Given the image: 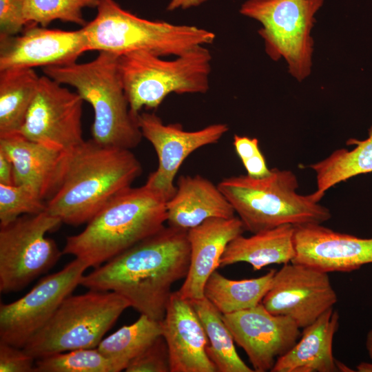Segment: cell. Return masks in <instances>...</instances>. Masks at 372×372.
<instances>
[{
	"instance_id": "cell-19",
	"label": "cell",
	"mask_w": 372,
	"mask_h": 372,
	"mask_svg": "<svg viewBox=\"0 0 372 372\" xmlns=\"http://www.w3.org/2000/svg\"><path fill=\"white\" fill-rule=\"evenodd\" d=\"M245 228L238 216L211 218L187 231L190 263L187 276L178 291L188 300L204 298V287L210 275L220 267L228 244L242 234Z\"/></svg>"
},
{
	"instance_id": "cell-20",
	"label": "cell",
	"mask_w": 372,
	"mask_h": 372,
	"mask_svg": "<svg viewBox=\"0 0 372 372\" xmlns=\"http://www.w3.org/2000/svg\"><path fill=\"white\" fill-rule=\"evenodd\" d=\"M0 151L12 163L14 185L29 187L44 200L52 196L60 184L68 152L20 134L0 138Z\"/></svg>"
},
{
	"instance_id": "cell-40",
	"label": "cell",
	"mask_w": 372,
	"mask_h": 372,
	"mask_svg": "<svg viewBox=\"0 0 372 372\" xmlns=\"http://www.w3.org/2000/svg\"><path fill=\"white\" fill-rule=\"evenodd\" d=\"M336 366H337L338 371H343V372L354 371L351 368H349L348 366H347L344 363L340 362H339L338 360L336 361Z\"/></svg>"
},
{
	"instance_id": "cell-3",
	"label": "cell",
	"mask_w": 372,
	"mask_h": 372,
	"mask_svg": "<svg viewBox=\"0 0 372 372\" xmlns=\"http://www.w3.org/2000/svg\"><path fill=\"white\" fill-rule=\"evenodd\" d=\"M166 203L145 185L130 187L103 207L81 232L67 237L62 252L98 267L163 228Z\"/></svg>"
},
{
	"instance_id": "cell-28",
	"label": "cell",
	"mask_w": 372,
	"mask_h": 372,
	"mask_svg": "<svg viewBox=\"0 0 372 372\" xmlns=\"http://www.w3.org/2000/svg\"><path fill=\"white\" fill-rule=\"evenodd\" d=\"M162 332L161 322L141 314L135 322L103 338L96 348L111 362L115 372H120Z\"/></svg>"
},
{
	"instance_id": "cell-4",
	"label": "cell",
	"mask_w": 372,
	"mask_h": 372,
	"mask_svg": "<svg viewBox=\"0 0 372 372\" xmlns=\"http://www.w3.org/2000/svg\"><path fill=\"white\" fill-rule=\"evenodd\" d=\"M119 56L99 52L91 61L43 68L44 75L74 87L94 110L92 139L106 147L131 149L143 134L130 107L121 77Z\"/></svg>"
},
{
	"instance_id": "cell-11",
	"label": "cell",
	"mask_w": 372,
	"mask_h": 372,
	"mask_svg": "<svg viewBox=\"0 0 372 372\" xmlns=\"http://www.w3.org/2000/svg\"><path fill=\"white\" fill-rule=\"evenodd\" d=\"M89 268L75 258L58 272L41 280L19 299L0 304V342L23 349L80 285Z\"/></svg>"
},
{
	"instance_id": "cell-23",
	"label": "cell",
	"mask_w": 372,
	"mask_h": 372,
	"mask_svg": "<svg viewBox=\"0 0 372 372\" xmlns=\"http://www.w3.org/2000/svg\"><path fill=\"white\" fill-rule=\"evenodd\" d=\"M295 256L294 226L287 224L249 237L237 236L227 246L220 267L244 262L259 271L270 265L291 262Z\"/></svg>"
},
{
	"instance_id": "cell-7",
	"label": "cell",
	"mask_w": 372,
	"mask_h": 372,
	"mask_svg": "<svg viewBox=\"0 0 372 372\" xmlns=\"http://www.w3.org/2000/svg\"><path fill=\"white\" fill-rule=\"evenodd\" d=\"M147 51L118 57L121 80L130 110L138 115L143 107L157 108L171 93H205L209 87L211 55L198 45L174 59L166 60Z\"/></svg>"
},
{
	"instance_id": "cell-17",
	"label": "cell",
	"mask_w": 372,
	"mask_h": 372,
	"mask_svg": "<svg viewBox=\"0 0 372 372\" xmlns=\"http://www.w3.org/2000/svg\"><path fill=\"white\" fill-rule=\"evenodd\" d=\"M294 245L292 262L326 273L351 271L372 263V238L340 233L322 224L294 226Z\"/></svg>"
},
{
	"instance_id": "cell-33",
	"label": "cell",
	"mask_w": 372,
	"mask_h": 372,
	"mask_svg": "<svg viewBox=\"0 0 372 372\" xmlns=\"http://www.w3.org/2000/svg\"><path fill=\"white\" fill-rule=\"evenodd\" d=\"M233 144L247 175L260 178L270 174L271 169L267 167L265 158L260 149L258 138L235 134Z\"/></svg>"
},
{
	"instance_id": "cell-6",
	"label": "cell",
	"mask_w": 372,
	"mask_h": 372,
	"mask_svg": "<svg viewBox=\"0 0 372 372\" xmlns=\"http://www.w3.org/2000/svg\"><path fill=\"white\" fill-rule=\"evenodd\" d=\"M96 9L95 18L82 27L87 52L121 56L143 50L160 56H176L196 46L212 43L216 37L214 32L194 25L141 18L114 0H99Z\"/></svg>"
},
{
	"instance_id": "cell-13",
	"label": "cell",
	"mask_w": 372,
	"mask_h": 372,
	"mask_svg": "<svg viewBox=\"0 0 372 372\" xmlns=\"http://www.w3.org/2000/svg\"><path fill=\"white\" fill-rule=\"evenodd\" d=\"M337 301L328 273L291 262L276 271L261 303L269 312L289 317L304 329Z\"/></svg>"
},
{
	"instance_id": "cell-18",
	"label": "cell",
	"mask_w": 372,
	"mask_h": 372,
	"mask_svg": "<svg viewBox=\"0 0 372 372\" xmlns=\"http://www.w3.org/2000/svg\"><path fill=\"white\" fill-rule=\"evenodd\" d=\"M170 372H217L207 355L205 329L189 300L172 292L161 321Z\"/></svg>"
},
{
	"instance_id": "cell-34",
	"label": "cell",
	"mask_w": 372,
	"mask_h": 372,
	"mask_svg": "<svg viewBox=\"0 0 372 372\" xmlns=\"http://www.w3.org/2000/svg\"><path fill=\"white\" fill-rule=\"evenodd\" d=\"M25 0H0V37L18 34L25 27Z\"/></svg>"
},
{
	"instance_id": "cell-16",
	"label": "cell",
	"mask_w": 372,
	"mask_h": 372,
	"mask_svg": "<svg viewBox=\"0 0 372 372\" xmlns=\"http://www.w3.org/2000/svg\"><path fill=\"white\" fill-rule=\"evenodd\" d=\"M86 52L83 28L66 31L29 25L21 34L0 37V70L68 65Z\"/></svg>"
},
{
	"instance_id": "cell-31",
	"label": "cell",
	"mask_w": 372,
	"mask_h": 372,
	"mask_svg": "<svg viewBox=\"0 0 372 372\" xmlns=\"http://www.w3.org/2000/svg\"><path fill=\"white\" fill-rule=\"evenodd\" d=\"M46 210V202L23 185L0 183V225L21 216L37 214Z\"/></svg>"
},
{
	"instance_id": "cell-39",
	"label": "cell",
	"mask_w": 372,
	"mask_h": 372,
	"mask_svg": "<svg viewBox=\"0 0 372 372\" xmlns=\"http://www.w3.org/2000/svg\"><path fill=\"white\" fill-rule=\"evenodd\" d=\"M366 347L369 355L372 359V329L368 332L366 340Z\"/></svg>"
},
{
	"instance_id": "cell-37",
	"label": "cell",
	"mask_w": 372,
	"mask_h": 372,
	"mask_svg": "<svg viewBox=\"0 0 372 372\" xmlns=\"http://www.w3.org/2000/svg\"><path fill=\"white\" fill-rule=\"evenodd\" d=\"M207 0H171L167 6L168 10H174L178 8L187 9L198 6Z\"/></svg>"
},
{
	"instance_id": "cell-24",
	"label": "cell",
	"mask_w": 372,
	"mask_h": 372,
	"mask_svg": "<svg viewBox=\"0 0 372 372\" xmlns=\"http://www.w3.org/2000/svg\"><path fill=\"white\" fill-rule=\"evenodd\" d=\"M347 145H355L351 150L340 148L326 158L309 165L316 177V190L311 194L318 203L325 192L337 184L358 175L372 172V125L364 140L351 138Z\"/></svg>"
},
{
	"instance_id": "cell-14",
	"label": "cell",
	"mask_w": 372,
	"mask_h": 372,
	"mask_svg": "<svg viewBox=\"0 0 372 372\" xmlns=\"http://www.w3.org/2000/svg\"><path fill=\"white\" fill-rule=\"evenodd\" d=\"M137 121L143 134L158 156L157 169L145 185L167 201L175 194L174 181L183 161L195 150L217 143L229 130L225 123H215L195 131L184 130L180 123L165 124L153 113L139 112Z\"/></svg>"
},
{
	"instance_id": "cell-36",
	"label": "cell",
	"mask_w": 372,
	"mask_h": 372,
	"mask_svg": "<svg viewBox=\"0 0 372 372\" xmlns=\"http://www.w3.org/2000/svg\"><path fill=\"white\" fill-rule=\"evenodd\" d=\"M0 183L14 185V167L11 161L0 151Z\"/></svg>"
},
{
	"instance_id": "cell-35",
	"label": "cell",
	"mask_w": 372,
	"mask_h": 372,
	"mask_svg": "<svg viewBox=\"0 0 372 372\" xmlns=\"http://www.w3.org/2000/svg\"><path fill=\"white\" fill-rule=\"evenodd\" d=\"M35 360L23 349L0 342L1 372H34Z\"/></svg>"
},
{
	"instance_id": "cell-25",
	"label": "cell",
	"mask_w": 372,
	"mask_h": 372,
	"mask_svg": "<svg viewBox=\"0 0 372 372\" xmlns=\"http://www.w3.org/2000/svg\"><path fill=\"white\" fill-rule=\"evenodd\" d=\"M39 78L30 68L0 70V138L20 134Z\"/></svg>"
},
{
	"instance_id": "cell-10",
	"label": "cell",
	"mask_w": 372,
	"mask_h": 372,
	"mask_svg": "<svg viewBox=\"0 0 372 372\" xmlns=\"http://www.w3.org/2000/svg\"><path fill=\"white\" fill-rule=\"evenodd\" d=\"M62 223L45 210L0 225L1 293L22 290L55 265L63 252L46 234Z\"/></svg>"
},
{
	"instance_id": "cell-30",
	"label": "cell",
	"mask_w": 372,
	"mask_h": 372,
	"mask_svg": "<svg viewBox=\"0 0 372 372\" xmlns=\"http://www.w3.org/2000/svg\"><path fill=\"white\" fill-rule=\"evenodd\" d=\"M34 372H115L97 348L79 349L36 359Z\"/></svg>"
},
{
	"instance_id": "cell-5",
	"label": "cell",
	"mask_w": 372,
	"mask_h": 372,
	"mask_svg": "<svg viewBox=\"0 0 372 372\" xmlns=\"http://www.w3.org/2000/svg\"><path fill=\"white\" fill-rule=\"evenodd\" d=\"M218 187L242 222L245 230L255 234L283 225L322 224L330 210L311 196L297 192L296 175L288 169H271L267 176L248 175L223 179Z\"/></svg>"
},
{
	"instance_id": "cell-15",
	"label": "cell",
	"mask_w": 372,
	"mask_h": 372,
	"mask_svg": "<svg viewBox=\"0 0 372 372\" xmlns=\"http://www.w3.org/2000/svg\"><path fill=\"white\" fill-rule=\"evenodd\" d=\"M223 318L256 372L271 371L277 359L287 353L301 335L300 328L291 318L269 312L261 302L223 314Z\"/></svg>"
},
{
	"instance_id": "cell-12",
	"label": "cell",
	"mask_w": 372,
	"mask_h": 372,
	"mask_svg": "<svg viewBox=\"0 0 372 372\" xmlns=\"http://www.w3.org/2000/svg\"><path fill=\"white\" fill-rule=\"evenodd\" d=\"M83 99L46 75L38 87L20 132L23 137L68 152L83 137Z\"/></svg>"
},
{
	"instance_id": "cell-2",
	"label": "cell",
	"mask_w": 372,
	"mask_h": 372,
	"mask_svg": "<svg viewBox=\"0 0 372 372\" xmlns=\"http://www.w3.org/2000/svg\"><path fill=\"white\" fill-rule=\"evenodd\" d=\"M130 149L101 145L92 139L67 153L59 187L46 201V211L63 223L89 222L142 174Z\"/></svg>"
},
{
	"instance_id": "cell-38",
	"label": "cell",
	"mask_w": 372,
	"mask_h": 372,
	"mask_svg": "<svg viewBox=\"0 0 372 372\" xmlns=\"http://www.w3.org/2000/svg\"><path fill=\"white\" fill-rule=\"evenodd\" d=\"M356 369L359 372H372V363L366 362H360L356 366Z\"/></svg>"
},
{
	"instance_id": "cell-1",
	"label": "cell",
	"mask_w": 372,
	"mask_h": 372,
	"mask_svg": "<svg viewBox=\"0 0 372 372\" xmlns=\"http://www.w3.org/2000/svg\"><path fill=\"white\" fill-rule=\"evenodd\" d=\"M189 263L187 231L164 227L83 276L80 285L115 292L141 314L161 322L172 287L185 278Z\"/></svg>"
},
{
	"instance_id": "cell-26",
	"label": "cell",
	"mask_w": 372,
	"mask_h": 372,
	"mask_svg": "<svg viewBox=\"0 0 372 372\" xmlns=\"http://www.w3.org/2000/svg\"><path fill=\"white\" fill-rule=\"evenodd\" d=\"M276 271L256 278L231 280L216 270L205 285L204 297L223 315L255 307L268 291Z\"/></svg>"
},
{
	"instance_id": "cell-32",
	"label": "cell",
	"mask_w": 372,
	"mask_h": 372,
	"mask_svg": "<svg viewBox=\"0 0 372 372\" xmlns=\"http://www.w3.org/2000/svg\"><path fill=\"white\" fill-rule=\"evenodd\" d=\"M126 372H170L167 343L161 335L132 360Z\"/></svg>"
},
{
	"instance_id": "cell-21",
	"label": "cell",
	"mask_w": 372,
	"mask_h": 372,
	"mask_svg": "<svg viewBox=\"0 0 372 372\" xmlns=\"http://www.w3.org/2000/svg\"><path fill=\"white\" fill-rule=\"evenodd\" d=\"M166 209L168 226L187 231L209 218H229L236 214L218 185L200 175L180 176Z\"/></svg>"
},
{
	"instance_id": "cell-8",
	"label": "cell",
	"mask_w": 372,
	"mask_h": 372,
	"mask_svg": "<svg viewBox=\"0 0 372 372\" xmlns=\"http://www.w3.org/2000/svg\"><path fill=\"white\" fill-rule=\"evenodd\" d=\"M129 302L113 291L90 289L68 296L23 349L35 359L79 349L96 348Z\"/></svg>"
},
{
	"instance_id": "cell-9",
	"label": "cell",
	"mask_w": 372,
	"mask_h": 372,
	"mask_svg": "<svg viewBox=\"0 0 372 372\" xmlns=\"http://www.w3.org/2000/svg\"><path fill=\"white\" fill-rule=\"evenodd\" d=\"M324 0H248L240 12L262 24L258 34L273 61L283 58L298 81L311 73L314 15Z\"/></svg>"
},
{
	"instance_id": "cell-29",
	"label": "cell",
	"mask_w": 372,
	"mask_h": 372,
	"mask_svg": "<svg viewBox=\"0 0 372 372\" xmlns=\"http://www.w3.org/2000/svg\"><path fill=\"white\" fill-rule=\"evenodd\" d=\"M99 3V0H25L23 18L25 27L40 24L45 28L55 20L83 27L87 22L83 18V10L97 8Z\"/></svg>"
},
{
	"instance_id": "cell-22",
	"label": "cell",
	"mask_w": 372,
	"mask_h": 372,
	"mask_svg": "<svg viewBox=\"0 0 372 372\" xmlns=\"http://www.w3.org/2000/svg\"><path fill=\"white\" fill-rule=\"evenodd\" d=\"M339 314L333 308L304 327L300 339L279 357L271 372H335L333 340L339 326Z\"/></svg>"
},
{
	"instance_id": "cell-27",
	"label": "cell",
	"mask_w": 372,
	"mask_h": 372,
	"mask_svg": "<svg viewBox=\"0 0 372 372\" xmlns=\"http://www.w3.org/2000/svg\"><path fill=\"white\" fill-rule=\"evenodd\" d=\"M189 301L205 329L207 353L217 372H254L238 355L223 314L205 297Z\"/></svg>"
}]
</instances>
